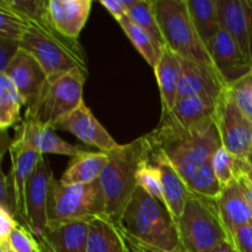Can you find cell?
Wrapping results in <instances>:
<instances>
[{
  "mask_svg": "<svg viewBox=\"0 0 252 252\" xmlns=\"http://www.w3.org/2000/svg\"><path fill=\"white\" fill-rule=\"evenodd\" d=\"M144 138L150 154L166 158L185 182L211 162L214 153L221 147L214 120L187 128L161 117L158 127Z\"/></svg>",
  "mask_w": 252,
  "mask_h": 252,
  "instance_id": "cell-1",
  "label": "cell"
},
{
  "mask_svg": "<svg viewBox=\"0 0 252 252\" xmlns=\"http://www.w3.org/2000/svg\"><path fill=\"white\" fill-rule=\"evenodd\" d=\"M108 162L101 172L100 184L106 202V214L121 228L123 214L138 189V172L150 160L144 135L107 153Z\"/></svg>",
  "mask_w": 252,
  "mask_h": 252,
  "instance_id": "cell-2",
  "label": "cell"
},
{
  "mask_svg": "<svg viewBox=\"0 0 252 252\" xmlns=\"http://www.w3.org/2000/svg\"><path fill=\"white\" fill-rule=\"evenodd\" d=\"M121 229L125 235L145 245L170 252H186L171 212L139 186L126 208Z\"/></svg>",
  "mask_w": 252,
  "mask_h": 252,
  "instance_id": "cell-3",
  "label": "cell"
},
{
  "mask_svg": "<svg viewBox=\"0 0 252 252\" xmlns=\"http://www.w3.org/2000/svg\"><path fill=\"white\" fill-rule=\"evenodd\" d=\"M27 22L30 27L19 46L41 64L47 76L61 75L73 69L88 73L85 56L78 39L64 37L49 21Z\"/></svg>",
  "mask_w": 252,
  "mask_h": 252,
  "instance_id": "cell-4",
  "label": "cell"
},
{
  "mask_svg": "<svg viewBox=\"0 0 252 252\" xmlns=\"http://www.w3.org/2000/svg\"><path fill=\"white\" fill-rule=\"evenodd\" d=\"M86 76L88 73L81 69L48 76L37 97L27 105L25 120L56 129L61 121L84 102L83 90Z\"/></svg>",
  "mask_w": 252,
  "mask_h": 252,
  "instance_id": "cell-5",
  "label": "cell"
},
{
  "mask_svg": "<svg viewBox=\"0 0 252 252\" xmlns=\"http://www.w3.org/2000/svg\"><path fill=\"white\" fill-rule=\"evenodd\" d=\"M153 7L165 43L171 51L181 58L217 70L194 29L186 0H153Z\"/></svg>",
  "mask_w": 252,
  "mask_h": 252,
  "instance_id": "cell-6",
  "label": "cell"
},
{
  "mask_svg": "<svg viewBox=\"0 0 252 252\" xmlns=\"http://www.w3.org/2000/svg\"><path fill=\"white\" fill-rule=\"evenodd\" d=\"M180 239L186 252H209L231 238L220 217L217 198L191 192L184 213L177 219Z\"/></svg>",
  "mask_w": 252,
  "mask_h": 252,
  "instance_id": "cell-7",
  "label": "cell"
},
{
  "mask_svg": "<svg viewBox=\"0 0 252 252\" xmlns=\"http://www.w3.org/2000/svg\"><path fill=\"white\" fill-rule=\"evenodd\" d=\"M106 214V202L100 180L91 184L64 185L53 179L49 186L47 217L48 223L65 220H90Z\"/></svg>",
  "mask_w": 252,
  "mask_h": 252,
  "instance_id": "cell-8",
  "label": "cell"
},
{
  "mask_svg": "<svg viewBox=\"0 0 252 252\" xmlns=\"http://www.w3.org/2000/svg\"><path fill=\"white\" fill-rule=\"evenodd\" d=\"M213 118L220 135L221 147L236 159L245 160L252 145V120L239 107L229 89L219 97Z\"/></svg>",
  "mask_w": 252,
  "mask_h": 252,
  "instance_id": "cell-9",
  "label": "cell"
},
{
  "mask_svg": "<svg viewBox=\"0 0 252 252\" xmlns=\"http://www.w3.org/2000/svg\"><path fill=\"white\" fill-rule=\"evenodd\" d=\"M11 147L24 150L39 153V154H61L68 157H78L85 150L70 144L59 138L53 128L44 127L33 121L25 120L15 127V138Z\"/></svg>",
  "mask_w": 252,
  "mask_h": 252,
  "instance_id": "cell-10",
  "label": "cell"
},
{
  "mask_svg": "<svg viewBox=\"0 0 252 252\" xmlns=\"http://www.w3.org/2000/svg\"><path fill=\"white\" fill-rule=\"evenodd\" d=\"M53 179L54 176L51 166L42 155L37 161L26 187L27 225L38 240L48 224L47 204H48L49 186Z\"/></svg>",
  "mask_w": 252,
  "mask_h": 252,
  "instance_id": "cell-11",
  "label": "cell"
},
{
  "mask_svg": "<svg viewBox=\"0 0 252 252\" xmlns=\"http://www.w3.org/2000/svg\"><path fill=\"white\" fill-rule=\"evenodd\" d=\"M208 52L219 75L228 88L252 71V64L223 27H220L218 34L212 42Z\"/></svg>",
  "mask_w": 252,
  "mask_h": 252,
  "instance_id": "cell-12",
  "label": "cell"
},
{
  "mask_svg": "<svg viewBox=\"0 0 252 252\" xmlns=\"http://www.w3.org/2000/svg\"><path fill=\"white\" fill-rule=\"evenodd\" d=\"M182 59V76L179 84L177 101L187 97H206L218 102L228 89L216 69Z\"/></svg>",
  "mask_w": 252,
  "mask_h": 252,
  "instance_id": "cell-13",
  "label": "cell"
},
{
  "mask_svg": "<svg viewBox=\"0 0 252 252\" xmlns=\"http://www.w3.org/2000/svg\"><path fill=\"white\" fill-rule=\"evenodd\" d=\"M219 24L252 64V0H218Z\"/></svg>",
  "mask_w": 252,
  "mask_h": 252,
  "instance_id": "cell-14",
  "label": "cell"
},
{
  "mask_svg": "<svg viewBox=\"0 0 252 252\" xmlns=\"http://www.w3.org/2000/svg\"><path fill=\"white\" fill-rule=\"evenodd\" d=\"M56 129L71 133L81 142L98 148L102 153L112 152L120 145L103 128V126L96 120L85 102L81 103L75 111L61 121L57 125Z\"/></svg>",
  "mask_w": 252,
  "mask_h": 252,
  "instance_id": "cell-15",
  "label": "cell"
},
{
  "mask_svg": "<svg viewBox=\"0 0 252 252\" xmlns=\"http://www.w3.org/2000/svg\"><path fill=\"white\" fill-rule=\"evenodd\" d=\"M89 220H65L48 223L41 239L43 252H86Z\"/></svg>",
  "mask_w": 252,
  "mask_h": 252,
  "instance_id": "cell-16",
  "label": "cell"
},
{
  "mask_svg": "<svg viewBox=\"0 0 252 252\" xmlns=\"http://www.w3.org/2000/svg\"><path fill=\"white\" fill-rule=\"evenodd\" d=\"M2 74L14 83L26 105L37 97L48 78L41 64L21 48Z\"/></svg>",
  "mask_w": 252,
  "mask_h": 252,
  "instance_id": "cell-17",
  "label": "cell"
},
{
  "mask_svg": "<svg viewBox=\"0 0 252 252\" xmlns=\"http://www.w3.org/2000/svg\"><path fill=\"white\" fill-rule=\"evenodd\" d=\"M91 0H48L52 26L64 37L78 39L91 11Z\"/></svg>",
  "mask_w": 252,
  "mask_h": 252,
  "instance_id": "cell-18",
  "label": "cell"
},
{
  "mask_svg": "<svg viewBox=\"0 0 252 252\" xmlns=\"http://www.w3.org/2000/svg\"><path fill=\"white\" fill-rule=\"evenodd\" d=\"M154 70L161 95L162 112H167L171 111L177 102L179 84L182 76L181 57L167 46L162 47Z\"/></svg>",
  "mask_w": 252,
  "mask_h": 252,
  "instance_id": "cell-19",
  "label": "cell"
},
{
  "mask_svg": "<svg viewBox=\"0 0 252 252\" xmlns=\"http://www.w3.org/2000/svg\"><path fill=\"white\" fill-rule=\"evenodd\" d=\"M9 153L11 157V171L10 172L14 181L17 202V223L29 229L26 214V187L42 154L31 152V150L19 149L11 145L9 147Z\"/></svg>",
  "mask_w": 252,
  "mask_h": 252,
  "instance_id": "cell-20",
  "label": "cell"
},
{
  "mask_svg": "<svg viewBox=\"0 0 252 252\" xmlns=\"http://www.w3.org/2000/svg\"><path fill=\"white\" fill-rule=\"evenodd\" d=\"M150 161L159 167L165 204L177 221L184 213L191 191L166 158L160 154H150Z\"/></svg>",
  "mask_w": 252,
  "mask_h": 252,
  "instance_id": "cell-21",
  "label": "cell"
},
{
  "mask_svg": "<svg viewBox=\"0 0 252 252\" xmlns=\"http://www.w3.org/2000/svg\"><path fill=\"white\" fill-rule=\"evenodd\" d=\"M217 203L221 219L230 234L235 229L252 223V206L236 179L221 189Z\"/></svg>",
  "mask_w": 252,
  "mask_h": 252,
  "instance_id": "cell-22",
  "label": "cell"
},
{
  "mask_svg": "<svg viewBox=\"0 0 252 252\" xmlns=\"http://www.w3.org/2000/svg\"><path fill=\"white\" fill-rule=\"evenodd\" d=\"M86 252H130V249L122 229L107 214H100L89 220Z\"/></svg>",
  "mask_w": 252,
  "mask_h": 252,
  "instance_id": "cell-23",
  "label": "cell"
},
{
  "mask_svg": "<svg viewBox=\"0 0 252 252\" xmlns=\"http://www.w3.org/2000/svg\"><path fill=\"white\" fill-rule=\"evenodd\" d=\"M217 101L206 97H187L179 100L171 111L161 112V117L182 127H196L214 120Z\"/></svg>",
  "mask_w": 252,
  "mask_h": 252,
  "instance_id": "cell-24",
  "label": "cell"
},
{
  "mask_svg": "<svg viewBox=\"0 0 252 252\" xmlns=\"http://www.w3.org/2000/svg\"><path fill=\"white\" fill-rule=\"evenodd\" d=\"M107 162V153H91L85 150L83 154L71 158L70 162L59 180L64 185L91 184L98 180Z\"/></svg>",
  "mask_w": 252,
  "mask_h": 252,
  "instance_id": "cell-25",
  "label": "cell"
},
{
  "mask_svg": "<svg viewBox=\"0 0 252 252\" xmlns=\"http://www.w3.org/2000/svg\"><path fill=\"white\" fill-rule=\"evenodd\" d=\"M192 22L207 49L220 30L218 0H186Z\"/></svg>",
  "mask_w": 252,
  "mask_h": 252,
  "instance_id": "cell-26",
  "label": "cell"
},
{
  "mask_svg": "<svg viewBox=\"0 0 252 252\" xmlns=\"http://www.w3.org/2000/svg\"><path fill=\"white\" fill-rule=\"evenodd\" d=\"M26 102L14 83L5 74H0V128L4 132L22 122L20 111Z\"/></svg>",
  "mask_w": 252,
  "mask_h": 252,
  "instance_id": "cell-27",
  "label": "cell"
},
{
  "mask_svg": "<svg viewBox=\"0 0 252 252\" xmlns=\"http://www.w3.org/2000/svg\"><path fill=\"white\" fill-rule=\"evenodd\" d=\"M120 24V26L122 27V30L125 31V33L127 34L128 38L130 39L133 44H134L135 48L138 49L140 54H142L143 58L147 61V63L152 66L153 69H155L157 66L158 61H159V57L161 54L162 47L148 33L147 31L142 29V27L138 26L137 24L132 21V20L128 17V15H126L125 17L117 21Z\"/></svg>",
  "mask_w": 252,
  "mask_h": 252,
  "instance_id": "cell-28",
  "label": "cell"
},
{
  "mask_svg": "<svg viewBox=\"0 0 252 252\" xmlns=\"http://www.w3.org/2000/svg\"><path fill=\"white\" fill-rule=\"evenodd\" d=\"M127 15L134 24L147 31L160 46H166L153 7V0H135V4L128 10Z\"/></svg>",
  "mask_w": 252,
  "mask_h": 252,
  "instance_id": "cell-29",
  "label": "cell"
},
{
  "mask_svg": "<svg viewBox=\"0 0 252 252\" xmlns=\"http://www.w3.org/2000/svg\"><path fill=\"white\" fill-rule=\"evenodd\" d=\"M189 191L208 198H218L221 192V186L214 175L212 161L202 166L189 181L186 182Z\"/></svg>",
  "mask_w": 252,
  "mask_h": 252,
  "instance_id": "cell-30",
  "label": "cell"
},
{
  "mask_svg": "<svg viewBox=\"0 0 252 252\" xmlns=\"http://www.w3.org/2000/svg\"><path fill=\"white\" fill-rule=\"evenodd\" d=\"M29 27L30 25L25 17L7 7L0 6V38L20 42Z\"/></svg>",
  "mask_w": 252,
  "mask_h": 252,
  "instance_id": "cell-31",
  "label": "cell"
},
{
  "mask_svg": "<svg viewBox=\"0 0 252 252\" xmlns=\"http://www.w3.org/2000/svg\"><path fill=\"white\" fill-rule=\"evenodd\" d=\"M138 186L142 187L147 193H149L150 196L159 199L161 203L165 204L164 193H162L161 174H160L159 167L153 164L150 160L145 161L139 169V172H138Z\"/></svg>",
  "mask_w": 252,
  "mask_h": 252,
  "instance_id": "cell-32",
  "label": "cell"
},
{
  "mask_svg": "<svg viewBox=\"0 0 252 252\" xmlns=\"http://www.w3.org/2000/svg\"><path fill=\"white\" fill-rule=\"evenodd\" d=\"M235 157L224 147H220L212 158V167L221 189L235 180Z\"/></svg>",
  "mask_w": 252,
  "mask_h": 252,
  "instance_id": "cell-33",
  "label": "cell"
},
{
  "mask_svg": "<svg viewBox=\"0 0 252 252\" xmlns=\"http://www.w3.org/2000/svg\"><path fill=\"white\" fill-rule=\"evenodd\" d=\"M6 241L15 252H43L38 239L30 229L20 223L16 224L14 230L7 236Z\"/></svg>",
  "mask_w": 252,
  "mask_h": 252,
  "instance_id": "cell-34",
  "label": "cell"
},
{
  "mask_svg": "<svg viewBox=\"0 0 252 252\" xmlns=\"http://www.w3.org/2000/svg\"><path fill=\"white\" fill-rule=\"evenodd\" d=\"M228 89L239 107L252 120V71Z\"/></svg>",
  "mask_w": 252,
  "mask_h": 252,
  "instance_id": "cell-35",
  "label": "cell"
},
{
  "mask_svg": "<svg viewBox=\"0 0 252 252\" xmlns=\"http://www.w3.org/2000/svg\"><path fill=\"white\" fill-rule=\"evenodd\" d=\"M0 208L6 211L17 221V202L11 172H9L7 175L1 174V184H0Z\"/></svg>",
  "mask_w": 252,
  "mask_h": 252,
  "instance_id": "cell-36",
  "label": "cell"
},
{
  "mask_svg": "<svg viewBox=\"0 0 252 252\" xmlns=\"http://www.w3.org/2000/svg\"><path fill=\"white\" fill-rule=\"evenodd\" d=\"M19 42L0 38V74L5 73L6 68L19 52Z\"/></svg>",
  "mask_w": 252,
  "mask_h": 252,
  "instance_id": "cell-37",
  "label": "cell"
},
{
  "mask_svg": "<svg viewBox=\"0 0 252 252\" xmlns=\"http://www.w3.org/2000/svg\"><path fill=\"white\" fill-rule=\"evenodd\" d=\"M231 238L240 252H252V223L231 231Z\"/></svg>",
  "mask_w": 252,
  "mask_h": 252,
  "instance_id": "cell-38",
  "label": "cell"
},
{
  "mask_svg": "<svg viewBox=\"0 0 252 252\" xmlns=\"http://www.w3.org/2000/svg\"><path fill=\"white\" fill-rule=\"evenodd\" d=\"M17 221L14 217L10 216L6 211L0 208V240H6L14 228L16 226Z\"/></svg>",
  "mask_w": 252,
  "mask_h": 252,
  "instance_id": "cell-39",
  "label": "cell"
},
{
  "mask_svg": "<svg viewBox=\"0 0 252 252\" xmlns=\"http://www.w3.org/2000/svg\"><path fill=\"white\" fill-rule=\"evenodd\" d=\"M100 4L106 10H108L117 21H120L122 17L127 15V9H126L123 0H101Z\"/></svg>",
  "mask_w": 252,
  "mask_h": 252,
  "instance_id": "cell-40",
  "label": "cell"
},
{
  "mask_svg": "<svg viewBox=\"0 0 252 252\" xmlns=\"http://www.w3.org/2000/svg\"><path fill=\"white\" fill-rule=\"evenodd\" d=\"M125 236H126V240H127L128 246H129L130 251L132 252H170V251L161 250V249H157V248H153V246L145 245V244L140 243V241L135 240V239L130 238V236L128 235H125Z\"/></svg>",
  "mask_w": 252,
  "mask_h": 252,
  "instance_id": "cell-41",
  "label": "cell"
},
{
  "mask_svg": "<svg viewBox=\"0 0 252 252\" xmlns=\"http://www.w3.org/2000/svg\"><path fill=\"white\" fill-rule=\"evenodd\" d=\"M234 169H235V176L236 175H241V176H244L250 182L252 186V170L245 160L236 159L235 158V166H234Z\"/></svg>",
  "mask_w": 252,
  "mask_h": 252,
  "instance_id": "cell-42",
  "label": "cell"
},
{
  "mask_svg": "<svg viewBox=\"0 0 252 252\" xmlns=\"http://www.w3.org/2000/svg\"><path fill=\"white\" fill-rule=\"evenodd\" d=\"M209 252H240L238 249V246L234 243L233 238L228 239V240L223 241L221 244H219L218 246H216L214 249H212Z\"/></svg>",
  "mask_w": 252,
  "mask_h": 252,
  "instance_id": "cell-43",
  "label": "cell"
},
{
  "mask_svg": "<svg viewBox=\"0 0 252 252\" xmlns=\"http://www.w3.org/2000/svg\"><path fill=\"white\" fill-rule=\"evenodd\" d=\"M235 179L238 180V182L240 184V186H241V189H243V192H244V194H245L246 199H248L249 203L252 206V186H251V184L245 179V177L241 176V175H236Z\"/></svg>",
  "mask_w": 252,
  "mask_h": 252,
  "instance_id": "cell-44",
  "label": "cell"
},
{
  "mask_svg": "<svg viewBox=\"0 0 252 252\" xmlns=\"http://www.w3.org/2000/svg\"><path fill=\"white\" fill-rule=\"evenodd\" d=\"M0 250L2 252H15L6 240H0Z\"/></svg>",
  "mask_w": 252,
  "mask_h": 252,
  "instance_id": "cell-45",
  "label": "cell"
},
{
  "mask_svg": "<svg viewBox=\"0 0 252 252\" xmlns=\"http://www.w3.org/2000/svg\"><path fill=\"white\" fill-rule=\"evenodd\" d=\"M245 161L248 162V165H249V166L251 167V170H252V145H251L250 150H249L248 155H246V158H245Z\"/></svg>",
  "mask_w": 252,
  "mask_h": 252,
  "instance_id": "cell-46",
  "label": "cell"
},
{
  "mask_svg": "<svg viewBox=\"0 0 252 252\" xmlns=\"http://www.w3.org/2000/svg\"><path fill=\"white\" fill-rule=\"evenodd\" d=\"M0 252H2V251H1V250H0Z\"/></svg>",
  "mask_w": 252,
  "mask_h": 252,
  "instance_id": "cell-47",
  "label": "cell"
}]
</instances>
